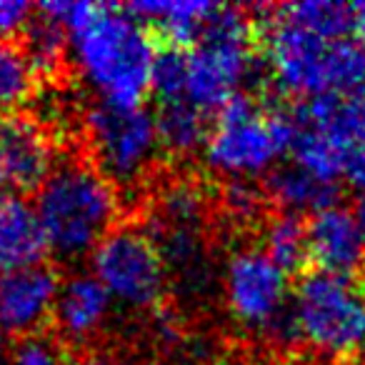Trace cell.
Masks as SVG:
<instances>
[{
  "label": "cell",
  "mask_w": 365,
  "mask_h": 365,
  "mask_svg": "<svg viewBox=\"0 0 365 365\" xmlns=\"http://www.w3.org/2000/svg\"><path fill=\"white\" fill-rule=\"evenodd\" d=\"M68 33V53L76 73L98 103L143 106L150 93L155 68V43L125 6L108 3H41Z\"/></svg>",
  "instance_id": "obj_1"
},
{
  "label": "cell",
  "mask_w": 365,
  "mask_h": 365,
  "mask_svg": "<svg viewBox=\"0 0 365 365\" xmlns=\"http://www.w3.org/2000/svg\"><path fill=\"white\" fill-rule=\"evenodd\" d=\"M268 13L263 56L270 81L280 93L298 101L365 93V43L333 41L300 23L280 8L260 6Z\"/></svg>",
  "instance_id": "obj_2"
},
{
  "label": "cell",
  "mask_w": 365,
  "mask_h": 365,
  "mask_svg": "<svg viewBox=\"0 0 365 365\" xmlns=\"http://www.w3.org/2000/svg\"><path fill=\"white\" fill-rule=\"evenodd\" d=\"M36 210L48 250L63 260H78L118 228L120 195L93 163L66 160L38 188Z\"/></svg>",
  "instance_id": "obj_3"
},
{
  "label": "cell",
  "mask_w": 365,
  "mask_h": 365,
  "mask_svg": "<svg viewBox=\"0 0 365 365\" xmlns=\"http://www.w3.org/2000/svg\"><path fill=\"white\" fill-rule=\"evenodd\" d=\"M295 140V113L238 96L210 123L200 150L203 163L223 180H250L270 175Z\"/></svg>",
  "instance_id": "obj_4"
},
{
  "label": "cell",
  "mask_w": 365,
  "mask_h": 365,
  "mask_svg": "<svg viewBox=\"0 0 365 365\" xmlns=\"http://www.w3.org/2000/svg\"><path fill=\"white\" fill-rule=\"evenodd\" d=\"M295 343L333 363L365 355V283L355 275H303L290 300Z\"/></svg>",
  "instance_id": "obj_5"
},
{
  "label": "cell",
  "mask_w": 365,
  "mask_h": 365,
  "mask_svg": "<svg viewBox=\"0 0 365 365\" xmlns=\"http://www.w3.org/2000/svg\"><path fill=\"white\" fill-rule=\"evenodd\" d=\"M255 68V28L245 8L220 6L185 53V101L210 113L240 96Z\"/></svg>",
  "instance_id": "obj_6"
},
{
  "label": "cell",
  "mask_w": 365,
  "mask_h": 365,
  "mask_svg": "<svg viewBox=\"0 0 365 365\" xmlns=\"http://www.w3.org/2000/svg\"><path fill=\"white\" fill-rule=\"evenodd\" d=\"M293 163L338 185L365 160V93L305 101L295 110Z\"/></svg>",
  "instance_id": "obj_7"
},
{
  "label": "cell",
  "mask_w": 365,
  "mask_h": 365,
  "mask_svg": "<svg viewBox=\"0 0 365 365\" xmlns=\"http://www.w3.org/2000/svg\"><path fill=\"white\" fill-rule=\"evenodd\" d=\"M220 293L230 318L245 333L270 343H295L288 273L280 270L260 245H240L225 258L220 268Z\"/></svg>",
  "instance_id": "obj_8"
},
{
  "label": "cell",
  "mask_w": 365,
  "mask_h": 365,
  "mask_svg": "<svg viewBox=\"0 0 365 365\" xmlns=\"http://www.w3.org/2000/svg\"><path fill=\"white\" fill-rule=\"evenodd\" d=\"M83 133L93 165L115 188H133L145 180L160 153L155 115L145 106L123 108L93 103L83 115Z\"/></svg>",
  "instance_id": "obj_9"
},
{
  "label": "cell",
  "mask_w": 365,
  "mask_h": 365,
  "mask_svg": "<svg viewBox=\"0 0 365 365\" xmlns=\"http://www.w3.org/2000/svg\"><path fill=\"white\" fill-rule=\"evenodd\" d=\"M91 275L113 303L135 313H153L165 298L168 268L150 235L138 225H118L91 253Z\"/></svg>",
  "instance_id": "obj_10"
},
{
  "label": "cell",
  "mask_w": 365,
  "mask_h": 365,
  "mask_svg": "<svg viewBox=\"0 0 365 365\" xmlns=\"http://www.w3.org/2000/svg\"><path fill=\"white\" fill-rule=\"evenodd\" d=\"M48 125L28 113H0V195L33 193L56 170Z\"/></svg>",
  "instance_id": "obj_11"
},
{
  "label": "cell",
  "mask_w": 365,
  "mask_h": 365,
  "mask_svg": "<svg viewBox=\"0 0 365 365\" xmlns=\"http://www.w3.org/2000/svg\"><path fill=\"white\" fill-rule=\"evenodd\" d=\"M61 283L46 263L6 270L0 275V330L16 338L41 333L43 325L53 320Z\"/></svg>",
  "instance_id": "obj_12"
},
{
  "label": "cell",
  "mask_w": 365,
  "mask_h": 365,
  "mask_svg": "<svg viewBox=\"0 0 365 365\" xmlns=\"http://www.w3.org/2000/svg\"><path fill=\"white\" fill-rule=\"evenodd\" d=\"M113 298L91 273H73L61 283L53 323L63 343L86 345L106 333L113 318Z\"/></svg>",
  "instance_id": "obj_13"
},
{
  "label": "cell",
  "mask_w": 365,
  "mask_h": 365,
  "mask_svg": "<svg viewBox=\"0 0 365 365\" xmlns=\"http://www.w3.org/2000/svg\"><path fill=\"white\" fill-rule=\"evenodd\" d=\"M308 250L310 263L323 273L355 275L365 260V243L353 210L335 203L310 215Z\"/></svg>",
  "instance_id": "obj_14"
},
{
  "label": "cell",
  "mask_w": 365,
  "mask_h": 365,
  "mask_svg": "<svg viewBox=\"0 0 365 365\" xmlns=\"http://www.w3.org/2000/svg\"><path fill=\"white\" fill-rule=\"evenodd\" d=\"M46 233L36 203L18 195H0V268L18 270L43 263Z\"/></svg>",
  "instance_id": "obj_15"
},
{
  "label": "cell",
  "mask_w": 365,
  "mask_h": 365,
  "mask_svg": "<svg viewBox=\"0 0 365 365\" xmlns=\"http://www.w3.org/2000/svg\"><path fill=\"white\" fill-rule=\"evenodd\" d=\"M125 8L143 26L155 28L173 48H193L203 36L218 3H205V0H143V3H130Z\"/></svg>",
  "instance_id": "obj_16"
},
{
  "label": "cell",
  "mask_w": 365,
  "mask_h": 365,
  "mask_svg": "<svg viewBox=\"0 0 365 365\" xmlns=\"http://www.w3.org/2000/svg\"><path fill=\"white\" fill-rule=\"evenodd\" d=\"M265 193L275 205L283 208V213L313 215L338 203L340 190L335 182L323 180L290 160L288 165H278L270 173L268 182H265Z\"/></svg>",
  "instance_id": "obj_17"
},
{
  "label": "cell",
  "mask_w": 365,
  "mask_h": 365,
  "mask_svg": "<svg viewBox=\"0 0 365 365\" xmlns=\"http://www.w3.org/2000/svg\"><path fill=\"white\" fill-rule=\"evenodd\" d=\"M208 113L198 110L188 101H170L158 103L155 123L158 138H160V150L175 158H188L193 153H200L208 138Z\"/></svg>",
  "instance_id": "obj_18"
},
{
  "label": "cell",
  "mask_w": 365,
  "mask_h": 365,
  "mask_svg": "<svg viewBox=\"0 0 365 365\" xmlns=\"http://www.w3.org/2000/svg\"><path fill=\"white\" fill-rule=\"evenodd\" d=\"M260 250L288 275L300 273L310 263L308 223H303L300 215L283 210L270 215L260 228Z\"/></svg>",
  "instance_id": "obj_19"
},
{
  "label": "cell",
  "mask_w": 365,
  "mask_h": 365,
  "mask_svg": "<svg viewBox=\"0 0 365 365\" xmlns=\"http://www.w3.org/2000/svg\"><path fill=\"white\" fill-rule=\"evenodd\" d=\"M26 53L28 63L36 76H56L68 56V33L63 23L48 11L38 6L36 21L26 33Z\"/></svg>",
  "instance_id": "obj_20"
},
{
  "label": "cell",
  "mask_w": 365,
  "mask_h": 365,
  "mask_svg": "<svg viewBox=\"0 0 365 365\" xmlns=\"http://www.w3.org/2000/svg\"><path fill=\"white\" fill-rule=\"evenodd\" d=\"M290 21L310 28L333 41H343L355 33L353 6L345 3H330V0H303V3H285L278 6Z\"/></svg>",
  "instance_id": "obj_21"
},
{
  "label": "cell",
  "mask_w": 365,
  "mask_h": 365,
  "mask_svg": "<svg viewBox=\"0 0 365 365\" xmlns=\"http://www.w3.org/2000/svg\"><path fill=\"white\" fill-rule=\"evenodd\" d=\"M36 78L21 48L0 43V113H16V108L33 96Z\"/></svg>",
  "instance_id": "obj_22"
},
{
  "label": "cell",
  "mask_w": 365,
  "mask_h": 365,
  "mask_svg": "<svg viewBox=\"0 0 365 365\" xmlns=\"http://www.w3.org/2000/svg\"><path fill=\"white\" fill-rule=\"evenodd\" d=\"M8 365H73L68 345L58 335L31 333L16 338L8 350Z\"/></svg>",
  "instance_id": "obj_23"
},
{
  "label": "cell",
  "mask_w": 365,
  "mask_h": 365,
  "mask_svg": "<svg viewBox=\"0 0 365 365\" xmlns=\"http://www.w3.org/2000/svg\"><path fill=\"white\" fill-rule=\"evenodd\" d=\"M223 208L235 223H255L263 215L265 195L250 180H233L223 190Z\"/></svg>",
  "instance_id": "obj_24"
},
{
  "label": "cell",
  "mask_w": 365,
  "mask_h": 365,
  "mask_svg": "<svg viewBox=\"0 0 365 365\" xmlns=\"http://www.w3.org/2000/svg\"><path fill=\"white\" fill-rule=\"evenodd\" d=\"M38 6L26 0H0V43H16L26 38L36 21Z\"/></svg>",
  "instance_id": "obj_25"
},
{
  "label": "cell",
  "mask_w": 365,
  "mask_h": 365,
  "mask_svg": "<svg viewBox=\"0 0 365 365\" xmlns=\"http://www.w3.org/2000/svg\"><path fill=\"white\" fill-rule=\"evenodd\" d=\"M73 365H120V363L108 353H88L81 360H76Z\"/></svg>",
  "instance_id": "obj_26"
},
{
  "label": "cell",
  "mask_w": 365,
  "mask_h": 365,
  "mask_svg": "<svg viewBox=\"0 0 365 365\" xmlns=\"http://www.w3.org/2000/svg\"><path fill=\"white\" fill-rule=\"evenodd\" d=\"M355 220H358V228H360V235H363V243H365V190H360L358 200H355Z\"/></svg>",
  "instance_id": "obj_27"
},
{
  "label": "cell",
  "mask_w": 365,
  "mask_h": 365,
  "mask_svg": "<svg viewBox=\"0 0 365 365\" xmlns=\"http://www.w3.org/2000/svg\"><path fill=\"white\" fill-rule=\"evenodd\" d=\"M353 21H355V33H358L360 41L365 43V3L353 6Z\"/></svg>",
  "instance_id": "obj_28"
},
{
  "label": "cell",
  "mask_w": 365,
  "mask_h": 365,
  "mask_svg": "<svg viewBox=\"0 0 365 365\" xmlns=\"http://www.w3.org/2000/svg\"><path fill=\"white\" fill-rule=\"evenodd\" d=\"M350 182H355V185H358L360 190H365V160L360 163V168L355 170V175L350 178Z\"/></svg>",
  "instance_id": "obj_29"
},
{
  "label": "cell",
  "mask_w": 365,
  "mask_h": 365,
  "mask_svg": "<svg viewBox=\"0 0 365 365\" xmlns=\"http://www.w3.org/2000/svg\"><path fill=\"white\" fill-rule=\"evenodd\" d=\"M150 365H193L188 360H175V358H163V360H153Z\"/></svg>",
  "instance_id": "obj_30"
},
{
  "label": "cell",
  "mask_w": 365,
  "mask_h": 365,
  "mask_svg": "<svg viewBox=\"0 0 365 365\" xmlns=\"http://www.w3.org/2000/svg\"><path fill=\"white\" fill-rule=\"evenodd\" d=\"M0 365H8V353L3 350V345H0Z\"/></svg>",
  "instance_id": "obj_31"
},
{
  "label": "cell",
  "mask_w": 365,
  "mask_h": 365,
  "mask_svg": "<svg viewBox=\"0 0 365 365\" xmlns=\"http://www.w3.org/2000/svg\"><path fill=\"white\" fill-rule=\"evenodd\" d=\"M363 365H365V363H363Z\"/></svg>",
  "instance_id": "obj_32"
}]
</instances>
